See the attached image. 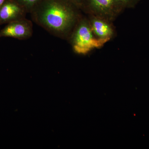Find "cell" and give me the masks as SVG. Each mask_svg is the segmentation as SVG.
Wrapping results in <instances>:
<instances>
[{
	"label": "cell",
	"instance_id": "obj_1",
	"mask_svg": "<svg viewBox=\"0 0 149 149\" xmlns=\"http://www.w3.org/2000/svg\"><path fill=\"white\" fill-rule=\"evenodd\" d=\"M69 0H47L32 9L35 21L49 32L63 39L69 38L82 15Z\"/></svg>",
	"mask_w": 149,
	"mask_h": 149
},
{
	"label": "cell",
	"instance_id": "obj_2",
	"mask_svg": "<svg viewBox=\"0 0 149 149\" xmlns=\"http://www.w3.org/2000/svg\"><path fill=\"white\" fill-rule=\"evenodd\" d=\"M69 39L75 53L86 55L91 51L103 47L105 43L96 38L91 28L89 19L81 16Z\"/></svg>",
	"mask_w": 149,
	"mask_h": 149
},
{
	"label": "cell",
	"instance_id": "obj_3",
	"mask_svg": "<svg viewBox=\"0 0 149 149\" xmlns=\"http://www.w3.org/2000/svg\"><path fill=\"white\" fill-rule=\"evenodd\" d=\"M81 9L88 15L113 21L125 9L118 0H83Z\"/></svg>",
	"mask_w": 149,
	"mask_h": 149
},
{
	"label": "cell",
	"instance_id": "obj_4",
	"mask_svg": "<svg viewBox=\"0 0 149 149\" xmlns=\"http://www.w3.org/2000/svg\"><path fill=\"white\" fill-rule=\"evenodd\" d=\"M88 15L91 28L97 39L106 44L116 36V30L112 22L99 17Z\"/></svg>",
	"mask_w": 149,
	"mask_h": 149
},
{
	"label": "cell",
	"instance_id": "obj_5",
	"mask_svg": "<svg viewBox=\"0 0 149 149\" xmlns=\"http://www.w3.org/2000/svg\"><path fill=\"white\" fill-rule=\"evenodd\" d=\"M33 32L31 22L24 18L11 22L2 30L1 35L19 39H27Z\"/></svg>",
	"mask_w": 149,
	"mask_h": 149
},
{
	"label": "cell",
	"instance_id": "obj_6",
	"mask_svg": "<svg viewBox=\"0 0 149 149\" xmlns=\"http://www.w3.org/2000/svg\"><path fill=\"white\" fill-rule=\"evenodd\" d=\"M24 11V8L16 4L7 3L0 8V20L6 22L23 18Z\"/></svg>",
	"mask_w": 149,
	"mask_h": 149
},
{
	"label": "cell",
	"instance_id": "obj_7",
	"mask_svg": "<svg viewBox=\"0 0 149 149\" xmlns=\"http://www.w3.org/2000/svg\"><path fill=\"white\" fill-rule=\"evenodd\" d=\"M40 0H20L22 7L27 10L32 11Z\"/></svg>",
	"mask_w": 149,
	"mask_h": 149
},
{
	"label": "cell",
	"instance_id": "obj_8",
	"mask_svg": "<svg viewBox=\"0 0 149 149\" xmlns=\"http://www.w3.org/2000/svg\"><path fill=\"white\" fill-rule=\"evenodd\" d=\"M124 9L135 8L141 0H118Z\"/></svg>",
	"mask_w": 149,
	"mask_h": 149
},
{
	"label": "cell",
	"instance_id": "obj_9",
	"mask_svg": "<svg viewBox=\"0 0 149 149\" xmlns=\"http://www.w3.org/2000/svg\"><path fill=\"white\" fill-rule=\"evenodd\" d=\"M69 1L74 4L75 6H77V7L80 9L83 0H69Z\"/></svg>",
	"mask_w": 149,
	"mask_h": 149
},
{
	"label": "cell",
	"instance_id": "obj_10",
	"mask_svg": "<svg viewBox=\"0 0 149 149\" xmlns=\"http://www.w3.org/2000/svg\"><path fill=\"white\" fill-rule=\"evenodd\" d=\"M4 1V0H0V8H1V7L3 6Z\"/></svg>",
	"mask_w": 149,
	"mask_h": 149
}]
</instances>
